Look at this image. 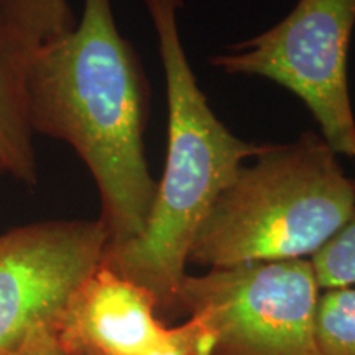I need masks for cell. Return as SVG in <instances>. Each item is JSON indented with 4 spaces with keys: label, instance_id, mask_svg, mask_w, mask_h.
<instances>
[{
    "label": "cell",
    "instance_id": "4",
    "mask_svg": "<svg viewBox=\"0 0 355 355\" xmlns=\"http://www.w3.org/2000/svg\"><path fill=\"white\" fill-rule=\"evenodd\" d=\"M319 296L311 259L255 261L186 275L176 313L202 324L209 355H321Z\"/></svg>",
    "mask_w": 355,
    "mask_h": 355
},
{
    "label": "cell",
    "instance_id": "11",
    "mask_svg": "<svg viewBox=\"0 0 355 355\" xmlns=\"http://www.w3.org/2000/svg\"><path fill=\"white\" fill-rule=\"evenodd\" d=\"M311 263L321 291L355 286V212L349 224L311 257Z\"/></svg>",
    "mask_w": 355,
    "mask_h": 355
},
{
    "label": "cell",
    "instance_id": "10",
    "mask_svg": "<svg viewBox=\"0 0 355 355\" xmlns=\"http://www.w3.org/2000/svg\"><path fill=\"white\" fill-rule=\"evenodd\" d=\"M316 339L321 355H355V286L321 291Z\"/></svg>",
    "mask_w": 355,
    "mask_h": 355
},
{
    "label": "cell",
    "instance_id": "2",
    "mask_svg": "<svg viewBox=\"0 0 355 355\" xmlns=\"http://www.w3.org/2000/svg\"><path fill=\"white\" fill-rule=\"evenodd\" d=\"M166 81L168 148L157 196L139 237L107 245L102 263L145 288L158 311L176 313L194 237L219 193L266 144L235 137L199 87L178 28L181 0H141Z\"/></svg>",
    "mask_w": 355,
    "mask_h": 355
},
{
    "label": "cell",
    "instance_id": "1",
    "mask_svg": "<svg viewBox=\"0 0 355 355\" xmlns=\"http://www.w3.org/2000/svg\"><path fill=\"white\" fill-rule=\"evenodd\" d=\"M24 94L33 133L68 144L91 173L109 245L139 237L158 188L144 144L150 87L110 0H84L78 25L26 56Z\"/></svg>",
    "mask_w": 355,
    "mask_h": 355
},
{
    "label": "cell",
    "instance_id": "7",
    "mask_svg": "<svg viewBox=\"0 0 355 355\" xmlns=\"http://www.w3.org/2000/svg\"><path fill=\"white\" fill-rule=\"evenodd\" d=\"M145 288L101 263L78 288L55 331L64 355H145L170 327Z\"/></svg>",
    "mask_w": 355,
    "mask_h": 355
},
{
    "label": "cell",
    "instance_id": "6",
    "mask_svg": "<svg viewBox=\"0 0 355 355\" xmlns=\"http://www.w3.org/2000/svg\"><path fill=\"white\" fill-rule=\"evenodd\" d=\"M107 245L101 219L42 220L0 234V355H17L37 336L55 334Z\"/></svg>",
    "mask_w": 355,
    "mask_h": 355
},
{
    "label": "cell",
    "instance_id": "8",
    "mask_svg": "<svg viewBox=\"0 0 355 355\" xmlns=\"http://www.w3.org/2000/svg\"><path fill=\"white\" fill-rule=\"evenodd\" d=\"M25 60L0 44V173L25 186L40 183L37 150L24 94Z\"/></svg>",
    "mask_w": 355,
    "mask_h": 355
},
{
    "label": "cell",
    "instance_id": "13",
    "mask_svg": "<svg viewBox=\"0 0 355 355\" xmlns=\"http://www.w3.org/2000/svg\"><path fill=\"white\" fill-rule=\"evenodd\" d=\"M17 355H64L63 350L58 345L55 334L44 332L35 337L24 350H20Z\"/></svg>",
    "mask_w": 355,
    "mask_h": 355
},
{
    "label": "cell",
    "instance_id": "9",
    "mask_svg": "<svg viewBox=\"0 0 355 355\" xmlns=\"http://www.w3.org/2000/svg\"><path fill=\"white\" fill-rule=\"evenodd\" d=\"M73 26L68 0H0V44L21 60Z\"/></svg>",
    "mask_w": 355,
    "mask_h": 355
},
{
    "label": "cell",
    "instance_id": "14",
    "mask_svg": "<svg viewBox=\"0 0 355 355\" xmlns=\"http://www.w3.org/2000/svg\"><path fill=\"white\" fill-rule=\"evenodd\" d=\"M0 176H2V173H0Z\"/></svg>",
    "mask_w": 355,
    "mask_h": 355
},
{
    "label": "cell",
    "instance_id": "3",
    "mask_svg": "<svg viewBox=\"0 0 355 355\" xmlns=\"http://www.w3.org/2000/svg\"><path fill=\"white\" fill-rule=\"evenodd\" d=\"M355 212V180L321 135L266 144L241 166L202 220L188 263L207 268L311 259Z\"/></svg>",
    "mask_w": 355,
    "mask_h": 355
},
{
    "label": "cell",
    "instance_id": "5",
    "mask_svg": "<svg viewBox=\"0 0 355 355\" xmlns=\"http://www.w3.org/2000/svg\"><path fill=\"white\" fill-rule=\"evenodd\" d=\"M355 0H298L283 20L209 64L232 76H260L308 107L336 155L355 159V117L349 92V44Z\"/></svg>",
    "mask_w": 355,
    "mask_h": 355
},
{
    "label": "cell",
    "instance_id": "12",
    "mask_svg": "<svg viewBox=\"0 0 355 355\" xmlns=\"http://www.w3.org/2000/svg\"><path fill=\"white\" fill-rule=\"evenodd\" d=\"M211 336L198 319L189 318L178 327H170L165 339L145 355H209Z\"/></svg>",
    "mask_w": 355,
    "mask_h": 355
}]
</instances>
